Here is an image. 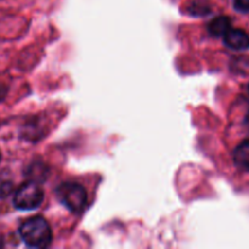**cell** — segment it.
<instances>
[{
    "mask_svg": "<svg viewBox=\"0 0 249 249\" xmlns=\"http://www.w3.org/2000/svg\"><path fill=\"white\" fill-rule=\"evenodd\" d=\"M58 201L72 213H82L88 204V195L84 187L77 182H63L56 189Z\"/></svg>",
    "mask_w": 249,
    "mask_h": 249,
    "instance_id": "cell-2",
    "label": "cell"
},
{
    "mask_svg": "<svg viewBox=\"0 0 249 249\" xmlns=\"http://www.w3.org/2000/svg\"><path fill=\"white\" fill-rule=\"evenodd\" d=\"M44 192L36 182L27 181L17 189L14 197V206L19 211H33L40 207Z\"/></svg>",
    "mask_w": 249,
    "mask_h": 249,
    "instance_id": "cell-3",
    "label": "cell"
},
{
    "mask_svg": "<svg viewBox=\"0 0 249 249\" xmlns=\"http://www.w3.org/2000/svg\"><path fill=\"white\" fill-rule=\"evenodd\" d=\"M248 91H249V87H248Z\"/></svg>",
    "mask_w": 249,
    "mask_h": 249,
    "instance_id": "cell-11",
    "label": "cell"
},
{
    "mask_svg": "<svg viewBox=\"0 0 249 249\" xmlns=\"http://www.w3.org/2000/svg\"><path fill=\"white\" fill-rule=\"evenodd\" d=\"M12 191V181L4 174H0V198H5Z\"/></svg>",
    "mask_w": 249,
    "mask_h": 249,
    "instance_id": "cell-7",
    "label": "cell"
},
{
    "mask_svg": "<svg viewBox=\"0 0 249 249\" xmlns=\"http://www.w3.org/2000/svg\"><path fill=\"white\" fill-rule=\"evenodd\" d=\"M233 5L237 11L245 12V14L249 12V0H235Z\"/></svg>",
    "mask_w": 249,
    "mask_h": 249,
    "instance_id": "cell-9",
    "label": "cell"
},
{
    "mask_svg": "<svg viewBox=\"0 0 249 249\" xmlns=\"http://www.w3.org/2000/svg\"><path fill=\"white\" fill-rule=\"evenodd\" d=\"M0 160H1V155H0Z\"/></svg>",
    "mask_w": 249,
    "mask_h": 249,
    "instance_id": "cell-10",
    "label": "cell"
},
{
    "mask_svg": "<svg viewBox=\"0 0 249 249\" xmlns=\"http://www.w3.org/2000/svg\"><path fill=\"white\" fill-rule=\"evenodd\" d=\"M233 160L238 168L249 172V140L237 146L233 152Z\"/></svg>",
    "mask_w": 249,
    "mask_h": 249,
    "instance_id": "cell-6",
    "label": "cell"
},
{
    "mask_svg": "<svg viewBox=\"0 0 249 249\" xmlns=\"http://www.w3.org/2000/svg\"><path fill=\"white\" fill-rule=\"evenodd\" d=\"M231 29V19L226 16L215 17L209 23L208 31L214 36H224Z\"/></svg>",
    "mask_w": 249,
    "mask_h": 249,
    "instance_id": "cell-5",
    "label": "cell"
},
{
    "mask_svg": "<svg viewBox=\"0 0 249 249\" xmlns=\"http://www.w3.org/2000/svg\"><path fill=\"white\" fill-rule=\"evenodd\" d=\"M211 11L208 5H206V2L202 1V0H197V1L192 2V6H190V12L192 15H204L208 14Z\"/></svg>",
    "mask_w": 249,
    "mask_h": 249,
    "instance_id": "cell-8",
    "label": "cell"
},
{
    "mask_svg": "<svg viewBox=\"0 0 249 249\" xmlns=\"http://www.w3.org/2000/svg\"><path fill=\"white\" fill-rule=\"evenodd\" d=\"M19 236L28 247L45 248L53 240V232L43 216H33L19 226Z\"/></svg>",
    "mask_w": 249,
    "mask_h": 249,
    "instance_id": "cell-1",
    "label": "cell"
},
{
    "mask_svg": "<svg viewBox=\"0 0 249 249\" xmlns=\"http://www.w3.org/2000/svg\"><path fill=\"white\" fill-rule=\"evenodd\" d=\"M224 43L233 50H245L249 48V36L242 29L231 28L224 36Z\"/></svg>",
    "mask_w": 249,
    "mask_h": 249,
    "instance_id": "cell-4",
    "label": "cell"
}]
</instances>
